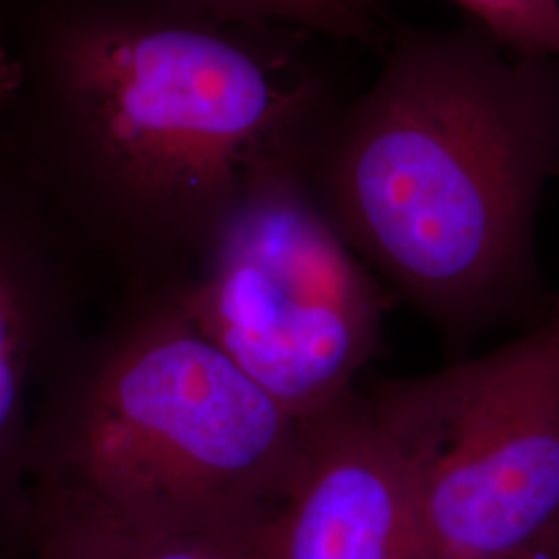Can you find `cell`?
<instances>
[{
	"label": "cell",
	"instance_id": "6da1fadb",
	"mask_svg": "<svg viewBox=\"0 0 559 559\" xmlns=\"http://www.w3.org/2000/svg\"><path fill=\"white\" fill-rule=\"evenodd\" d=\"M0 166L129 295L189 274L251 180L313 160L346 102L295 25L187 0H2Z\"/></svg>",
	"mask_w": 559,
	"mask_h": 559
},
{
	"label": "cell",
	"instance_id": "7a4b0ae2",
	"mask_svg": "<svg viewBox=\"0 0 559 559\" xmlns=\"http://www.w3.org/2000/svg\"><path fill=\"white\" fill-rule=\"evenodd\" d=\"M559 173V57L479 25L404 32L307 166L360 261L423 311L475 313L526 276Z\"/></svg>",
	"mask_w": 559,
	"mask_h": 559
},
{
	"label": "cell",
	"instance_id": "3957f363",
	"mask_svg": "<svg viewBox=\"0 0 559 559\" xmlns=\"http://www.w3.org/2000/svg\"><path fill=\"white\" fill-rule=\"evenodd\" d=\"M302 436L305 420L203 336L168 288L129 295L44 390L29 501L276 514Z\"/></svg>",
	"mask_w": 559,
	"mask_h": 559
},
{
	"label": "cell",
	"instance_id": "277c9868",
	"mask_svg": "<svg viewBox=\"0 0 559 559\" xmlns=\"http://www.w3.org/2000/svg\"><path fill=\"white\" fill-rule=\"evenodd\" d=\"M302 162L251 180L200 260L166 286L189 320L295 419L353 394L380 348L383 295Z\"/></svg>",
	"mask_w": 559,
	"mask_h": 559
},
{
	"label": "cell",
	"instance_id": "5b68a950",
	"mask_svg": "<svg viewBox=\"0 0 559 559\" xmlns=\"http://www.w3.org/2000/svg\"><path fill=\"white\" fill-rule=\"evenodd\" d=\"M417 493L438 559L559 547V307L480 359L362 394Z\"/></svg>",
	"mask_w": 559,
	"mask_h": 559
},
{
	"label": "cell",
	"instance_id": "8992f818",
	"mask_svg": "<svg viewBox=\"0 0 559 559\" xmlns=\"http://www.w3.org/2000/svg\"><path fill=\"white\" fill-rule=\"evenodd\" d=\"M85 267L44 203L0 166V539L25 543L34 420L83 336Z\"/></svg>",
	"mask_w": 559,
	"mask_h": 559
},
{
	"label": "cell",
	"instance_id": "52a82bcc",
	"mask_svg": "<svg viewBox=\"0 0 559 559\" xmlns=\"http://www.w3.org/2000/svg\"><path fill=\"white\" fill-rule=\"evenodd\" d=\"M276 559H438L417 493L360 392L305 420Z\"/></svg>",
	"mask_w": 559,
	"mask_h": 559
},
{
	"label": "cell",
	"instance_id": "ba28073f",
	"mask_svg": "<svg viewBox=\"0 0 559 559\" xmlns=\"http://www.w3.org/2000/svg\"><path fill=\"white\" fill-rule=\"evenodd\" d=\"M274 520L36 500L23 559H276Z\"/></svg>",
	"mask_w": 559,
	"mask_h": 559
},
{
	"label": "cell",
	"instance_id": "9c48e42d",
	"mask_svg": "<svg viewBox=\"0 0 559 559\" xmlns=\"http://www.w3.org/2000/svg\"><path fill=\"white\" fill-rule=\"evenodd\" d=\"M222 17L284 23L336 40H380V25L340 0H187Z\"/></svg>",
	"mask_w": 559,
	"mask_h": 559
},
{
	"label": "cell",
	"instance_id": "30bf717a",
	"mask_svg": "<svg viewBox=\"0 0 559 559\" xmlns=\"http://www.w3.org/2000/svg\"><path fill=\"white\" fill-rule=\"evenodd\" d=\"M480 29L524 55L559 57V0H452Z\"/></svg>",
	"mask_w": 559,
	"mask_h": 559
},
{
	"label": "cell",
	"instance_id": "8fae6325",
	"mask_svg": "<svg viewBox=\"0 0 559 559\" xmlns=\"http://www.w3.org/2000/svg\"><path fill=\"white\" fill-rule=\"evenodd\" d=\"M17 62L11 57L9 48L0 44V104L9 98V94L15 90L17 85Z\"/></svg>",
	"mask_w": 559,
	"mask_h": 559
},
{
	"label": "cell",
	"instance_id": "7c38bea8",
	"mask_svg": "<svg viewBox=\"0 0 559 559\" xmlns=\"http://www.w3.org/2000/svg\"><path fill=\"white\" fill-rule=\"evenodd\" d=\"M340 2L350 7L353 11H357V13L365 15V17H373L376 20V15H378V2L376 0H340Z\"/></svg>",
	"mask_w": 559,
	"mask_h": 559
},
{
	"label": "cell",
	"instance_id": "4fadbf2b",
	"mask_svg": "<svg viewBox=\"0 0 559 559\" xmlns=\"http://www.w3.org/2000/svg\"><path fill=\"white\" fill-rule=\"evenodd\" d=\"M2 36H4V25H2V0H0V44H2Z\"/></svg>",
	"mask_w": 559,
	"mask_h": 559
},
{
	"label": "cell",
	"instance_id": "5bb4252c",
	"mask_svg": "<svg viewBox=\"0 0 559 559\" xmlns=\"http://www.w3.org/2000/svg\"><path fill=\"white\" fill-rule=\"evenodd\" d=\"M547 559H559V547L558 549H556V551H554V554H551V556H549V558Z\"/></svg>",
	"mask_w": 559,
	"mask_h": 559
}]
</instances>
